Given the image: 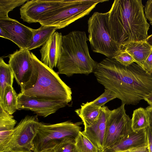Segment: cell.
Returning a JSON list of instances; mask_svg holds the SVG:
<instances>
[{
	"label": "cell",
	"mask_w": 152,
	"mask_h": 152,
	"mask_svg": "<svg viewBox=\"0 0 152 152\" xmlns=\"http://www.w3.org/2000/svg\"><path fill=\"white\" fill-rule=\"evenodd\" d=\"M94 73L97 81L113 92L122 104L137 105L152 94V74L134 63L125 66L107 57L97 63Z\"/></svg>",
	"instance_id": "6da1fadb"
},
{
	"label": "cell",
	"mask_w": 152,
	"mask_h": 152,
	"mask_svg": "<svg viewBox=\"0 0 152 152\" xmlns=\"http://www.w3.org/2000/svg\"><path fill=\"white\" fill-rule=\"evenodd\" d=\"M141 0H115L109 11L112 38L121 47L130 42L146 41L150 25Z\"/></svg>",
	"instance_id": "7a4b0ae2"
},
{
	"label": "cell",
	"mask_w": 152,
	"mask_h": 152,
	"mask_svg": "<svg viewBox=\"0 0 152 152\" xmlns=\"http://www.w3.org/2000/svg\"><path fill=\"white\" fill-rule=\"evenodd\" d=\"M35 70V78L20 92L31 97L55 101L66 105L72 100L71 88L53 69L46 66L31 53Z\"/></svg>",
	"instance_id": "3957f363"
},
{
	"label": "cell",
	"mask_w": 152,
	"mask_h": 152,
	"mask_svg": "<svg viewBox=\"0 0 152 152\" xmlns=\"http://www.w3.org/2000/svg\"><path fill=\"white\" fill-rule=\"evenodd\" d=\"M88 40L84 31H73L63 36L61 55L57 66L58 74L69 77L94 72L97 63L90 55Z\"/></svg>",
	"instance_id": "277c9868"
},
{
	"label": "cell",
	"mask_w": 152,
	"mask_h": 152,
	"mask_svg": "<svg viewBox=\"0 0 152 152\" xmlns=\"http://www.w3.org/2000/svg\"><path fill=\"white\" fill-rule=\"evenodd\" d=\"M108 0H64L58 8L42 15L41 25L56 26L58 29L67 26L88 15L98 3Z\"/></svg>",
	"instance_id": "5b68a950"
},
{
	"label": "cell",
	"mask_w": 152,
	"mask_h": 152,
	"mask_svg": "<svg viewBox=\"0 0 152 152\" xmlns=\"http://www.w3.org/2000/svg\"><path fill=\"white\" fill-rule=\"evenodd\" d=\"M109 11L94 12L88 20V40L93 51L114 58L121 47L113 39L109 25Z\"/></svg>",
	"instance_id": "8992f818"
},
{
	"label": "cell",
	"mask_w": 152,
	"mask_h": 152,
	"mask_svg": "<svg viewBox=\"0 0 152 152\" xmlns=\"http://www.w3.org/2000/svg\"><path fill=\"white\" fill-rule=\"evenodd\" d=\"M40 123L37 115L26 116L0 142V152H34V141Z\"/></svg>",
	"instance_id": "52a82bcc"
},
{
	"label": "cell",
	"mask_w": 152,
	"mask_h": 152,
	"mask_svg": "<svg viewBox=\"0 0 152 152\" xmlns=\"http://www.w3.org/2000/svg\"><path fill=\"white\" fill-rule=\"evenodd\" d=\"M82 124L69 121L54 124L41 122L34 141V152L53 149L67 137L75 139L81 131Z\"/></svg>",
	"instance_id": "ba28073f"
},
{
	"label": "cell",
	"mask_w": 152,
	"mask_h": 152,
	"mask_svg": "<svg viewBox=\"0 0 152 152\" xmlns=\"http://www.w3.org/2000/svg\"><path fill=\"white\" fill-rule=\"evenodd\" d=\"M125 105L122 104L111 110L106 122L103 151L115 146L134 131L132 119L126 113Z\"/></svg>",
	"instance_id": "9c48e42d"
},
{
	"label": "cell",
	"mask_w": 152,
	"mask_h": 152,
	"mask_svg": "<svg viewBox=\"0 0 152 152\" xmlns=\"http://www.w3.org/2000/svg\"><path fill=\"white\" fill-rule=\"evenodd\" d=\"M9 58L8 64L20 88L28 85L35 73L29 50L27 48L20 49L10 54Z\"/></svg>",
	"instance_id": "30bf717a"
},
{
	"label": "cell",
	"mask_w": 152,
	"mask_h": 152,
	"mask_svg": "<svg viewBox=\"0 0 152 152\" xmlns=\"http://www.w3.org/2000/svg\"><path fill=\"white\" fill-rule=\"evenodd\" d=\"M64 0H28L20 9V18L29 23L38 22L45 13L60 6Z\"/></svg>",
	"instance_id": "8fae6325"
},
{
	"label": "cell",
	"mask_w": 152,
	"mask_h": 152,
	"mask_svg": "<svg viewBox=\"0 0 152 152\" xmlns=\"http://www.w3.org/2000/svg\"><path fill=\"white\" fill-rule=\"evenodd\" d=\"M18 110H30L38 115L46 117L55 113L66 105L26 96L21 92L18 94Z\"/></svg>",
	"instance_id": "7c38bea8"
},
{
	"label": "cell",
	"mask_w": 152,
	"mask_h": 152,
	"mask_svg": "<svg viewBox=\"0 0 152 152\" xmlns=\"http://www.w3.org/2000/svg\"><path fill=\"white\" fill-rule=\"evenodd\" d=\"M0 27L9 33L10 40L20 49L28 48L31 42L34 29L9 17L0 19Z\"/></svg>",
	"instance_id": "4fadbf2b"
},
{
	"label": "cell",
	"mask_w": 152,
	"mask_h": 152,
	"mask_svg": "<svg viewBox=\"0 0 152 152\" xmlns=\"http://www.w3.org/2000/svg\"><path fill=\"white\" fill-rule=\"evenodd\" d=\"M63 37L61 33L55 32L40 50L41 61L52 69L57 67L61 56Z\"/></svg>",
	"instance_id": "5bb4252c"
},
{
	"label": "cell",
	"mask_w": 152,
	"mask_h": 152,
	"mask_svg": "<svg viewBox=\"0 0 152 152\" xmlns=\"http://www.w3.org/2000/svg\"><path fill=\"white\" fill-rule=\"evenodd\" d=\"M110 111L107 106L101 107L98 120L90 126L84 128L83 131L86 136L100 152L103 151L106 122Z\"/></svg>",
	"instance_id": "9a60e30c"
},
{
	"label": "cell",
	"mask_w": 152,
	"mask_h": 152,
	"mask_svg": "<svg viewBox=\"0 0 152 152\" xmlns=\"http://www.w3.org/2000/svg\"><path fill=\"white\" fill-rule=\"evenodd\" d=\"M148 145L145 129L133 131L115 146L102 152H121Z\"/></svg>",
	"instance_id": "2e32d148"
},
{
	"label": "cell",
	"mask_w": 152,
	"mask_h": 152,
	"mask_svg": "<svg viewBox=\"0 0 152 152\" xmlns=\"http://www.w3.org/2000/svg\"><path fill=\"white\" fill-rule=\"evenodd\" d=\"M121 50L130 55L135 62L142 68L152 51V48L145 41L129 42L121 46Z\"/></svg>",
	"instance_id": "e0dca14e"
},
{
	"label": "cell",
	"mask_w": 152,
	"mask_h": 152,
	"mask_svg": "<svg viewBox=\"0 0 152 152\" xmlns=\"http://www.w3.org/2000/svg\"><path fill=\"white\" fill-rule=\"evenodd\" d=\"M57 29L56 26L42 25L37 29H34L31 42L28 49L30 50L42 46Z\"/></svg>",
	"instance_id": "ac0fdd59"
},
{
	"label": "cell",
	"mask_w": 152,
	"mask_h": 152,
	"mask_svg": "<svg viewBox=\"0 0 152 152\" xmlns=\"http://www.w3.org/2000/svg\"><path fill=\"white\" fill-rule=\"evenodd\" d=\"M101 108L95 107L88 104V102L83 103L81 107L77 109L75 112L82 119L86 128L93 124L99 116Z\"/></svg>",
	"instance_id": "d6986e66"
},
{
	"label": "cell",
	"mask_w": 152,
	"mask_h": 152,
	"mask_svg": "<svg viewBox=\"0 0 152 152\" xmlns=\"http://www.w3.org/2000/svg\"><path fill=\"white\" fill-rule=\"evenodd\" d=\"M14 75L8 64L6 63L2 57L0 58V103L3 102L4 91L6 86H12Z\"/></svg>",
	"instance_id": "ffe728a7"
},
{
	"label": "cell",
	"mask_w": 152,
	"mask_h": 152,
	"mask_svg": "<svg viewBox=\"0 0 152 152\" xmlns=\"http://www.w3.org/2000/svg\"><path fill=\"white\" fill-rule=\"evenodd\" d=\"M17 122L13 116L5 111L0 104V142L12 132Z\"/></svg>",
	"instance_id": "44dd1931"
},
{
	"label": "cell",
	"mask_w": 152,
	"mask_h": 152,
	"mask_svg": "<svg viewBox=\"0 0 152 152\" xmlns=\"http://www.w3.org/2000/svg\"><path fill=\"white\" fill-rule=\"evenodd\" d=\"M18 94L12 86L7 85L5 89L3 102L0 103L3 109L10 115L18 110Z\"/></svg>",
	"instance_id": "7402d4cb"
},
{
	"label": "cell",
	"mask_w": 152,
	"mask_h": 152,
	"mask_svg": "<svg viewBox=\"0 0 152 152\" xmlns=\"http://www.w3.org/2000/svg\"><path fill=\"white\" fill-rule=\"evenodd\" d=\"M131 119L132 127L134 132L145 129L149 126L147 113L145 109L142 107L134 111Z\"/></svg>",
	"instance_id": "603a6c76"
},
{
	"label": "cell",
	"mask_w": 152,
	"mask_h": 152,
	"mask_svg": "<svg viewBox=\"0 0 152 152\" xmlns=\"http://www.w3.org/2000/svg\"><path fill=\"white\" fill-rule=\"evenodd\" d=\"M75 145L78 152H100L83 131L80 132L75 138Z\"/></svg>",
	"instance_id": "cb8c5ba5"
},
{
	"label": "cell",
	"mask_w": 152,
	"mask_h": 152,
	"mask_svg": "<svg viewBox=\"0 0 152 152\" xmlns=\"http://www.w3.org/2000/svg\"><path fill=\"white\" fill-rule=\"evenodd\" d=\"M27 0H0V19L9 18L8 13L16 7L23 5Z\"/></svg>",
	"instance_id": "d4e9b609"
},
{
	"label": "cell",
	"mask_w": 152,
	"mask_h": 152,
	"mask_svg": "<svg viewBox=\"0 0 152 152\" xmlns=\"http://www.w3.org/2000/svg\"><path fill=\"white\" fill-rule=\"evenodd\" d=\"M53 152H78L75 139L67 137L64 139L53 149Z\"/></svg>",
	"instance_id": "484cf974"
},
{
	"label": "cell",
	"mask_w": 152,
	"mask_h": 152,
	"mask_svg": "<svg viewBox=\"0 0 152 152\" xmlns=\"http://www.w3.org/2000/svg\"><path fill=\"white\" fill-rule=\"evenodd\" d=\"M117 98L116 95L111 91L105 89L104 92L89 104L96 107L100 108L104 106L107 102Z\"/></svg>",
	"instance_id": "4316f807"
},
{
	"label": "cell",
	"mask_w": 152,
	"mask_h": 152,
	"mask_svg": "<svg viewBox=\"0 0 152 152\" xmlns=\"http://www.w3.org/2000/svg\"><path fill=\"white\" fill-rule=\"evenodd\" d=\"M114 58L120 64L125 66H128L135 62L134 59L130 55L121 50L120 52Z\"/></svg>",
	"instance_id": "83f0119b"
},
{
	"label": "cell",
	"mask_w": 152,
	"mask_h": 152,
	"mask_svg": "<svg viewBox=\"0 0 152 152\" xmlns=\"http://www.w3.org/2000/svg\"><path fill=\"white\" fill-rule=\"evenodd\" d=\"M145 15L152 25V0H148L144 7Z\"/></svg>",
	"instance_id": "f1b7e54d"
},
{
	"label": "cell",
	"mask_w": 152,
	"mask_h": 152,
	"mask_svg": "<svg viewBox=\"0 0 152 152\" xmlns=\"http://www.w3.org/2000/svg\"><path fill=\"white\" fill-rule=\"evenodd\" d=\"M142 68L147 73L152 74V51L145 60Z\"/></svg>",
	"instance_id": "f546056e"
},
{
	"label": "cell",
	"mask_w": 152,
	"mask_h": 152,
	"mask_svg": "<svg viewBox=\"0 0 152 152\" xmlns=\"http://www.w3.org/2000/svg\"><path fill=\"white\" fill-rule=\"evenodd\" d=\"M145 129L150 152H152V129L149 126Z\"/></svg>",
	"instance_id": "4dcf8cb0"
},
{
	"label": "cell",
	"mask_w": 152,
	"mask_h": 152,
	"mask_svg": "<svg viewBox=\"0 0 152 152\" xmlns=\"http://www.w3.org/2000/svg\"><path fill=\"white\" fill-rule=\"evenodd\" d=\"M145 109L148 118L149 126L152 129V106L150 105L147 107Z\"/></svg>",
	"instance_id": "1f68e13d"
},
{
	"label": "cell",
	"mask_w": 152,
	"mask_h": 152,
	"mask_svg": "<svg viewBox=\"0 0 152 152\" xmlns=\"http://www.w3.org/2000/svg\"><path fill=\"white\" fill-rule=\"evenodd\" d=\"M131 152H150L148 145L129 150Z\"/></svg>",
	"instance_id": "d6a6232c"
},
{
	"label": "cell",
	"mask_w": 152,
	"mask_h": 152,
	"mask_svg": "<svg viewBox=\"0 0 152 152\" xmlns=\"http://www.w3.org/2000/svg\"><path fill=\"white\" fill-rule=\"evenodd\" d=\"M0 36L1 37L10 40V36L9 33L3 28L0 27Z\"/></svg>",
	"instance_id": "836d02e7"
},
{
	"label": "cell",
	"mask_w": 152,
	"mask_h": 152,
	"mask_svg": "<svg viewBox=\"0 0 152 152\" xmlns=\"http://www.w3.org/2000/svg\"><path fill=\"white\" fill-rule=\"evenodd\" d=\"M150 105L152 106V94L147 96L144 99Z\"/></svg>",
	"instance_id": "e575fe53"
},
{
	"label": "cell",
	"mask_w": 152,
	"mask_h": 152,
	"mask_svg": "<svg viewBox=\"0 0 152 152\" xmlns=\"http://www.w3.org/2000/svg\"><path fill=\"white\" fill-rule=\"evenodd\" d=\"M146 41L152 48V34L147 37Z\"/></svg>",
	"instance_id": "d590c367"
},
{
	"label": "cell",
	"mask_w": 152,
	"mask_h": 152,
	"mask_svg": "<svg viewBox=\"0 0 152 152\" xmlns=\"http://www.w3.org/2000/svg\"><path fill=\"white\" fill-rule=\"evenodd\" d=\"M40 152H53V149H49L45 150Z\"/></svg>",
	"instance_id": "8d00e7d4"
},
{
	"label": "cell",
	"mask_w": 152,
	"mask_h": 152,
	"mask_svg": "<svg viewBox=\"0 0 152 152\" xmlns=\"http://www.w3.org/2000/svg\"><path fill=\"white\" fill-rule=\"evenodd\" d=\"M121 152H131L129 150H126V151H121Z\"/></svg>",
	"instance_id": "74e56055"
},
{
	"label": "cell",
	"mask_w": 152,
	"mask_h": 152,
	"mask_svg": "<svg viewBox=\"0 0 152 152\" xmlns=\"http://www.w3.org/2000/svg\"></svg>",
	"instance_id": "f35d334b"
}]
</instances>
